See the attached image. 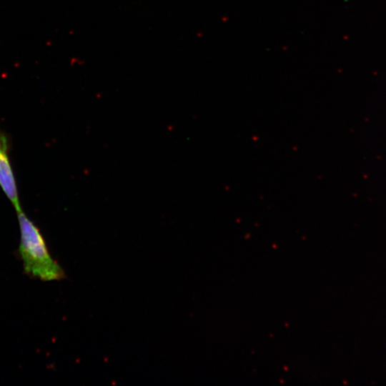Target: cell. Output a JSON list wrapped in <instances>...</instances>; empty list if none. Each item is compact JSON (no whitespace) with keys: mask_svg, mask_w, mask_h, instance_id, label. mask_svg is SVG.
Wrapping results in <instances>:
<instances>
[{"mask_svg":"<svg viewBox=\"0 0 386 386\" xmlns=\"http://www.w3.org/2000/svg\"><path fill=\"white\" fill-rule=\"evenodd\" d=\"M17 214L20 229L19 254L24 272L41 281L64 279V271L50 254L38 227L21 210Z\"/></svg>","mask_w":386,"mask_h":386,"instance_id":"1","label":"cell"},{"mask_svg":"<svg viewBox=\"0 0 386 386\" xmlns=\"http://www.w3.org/2000/svg\"><path fill=\"white\" fill-rule=\"evenodd\" d=\"M0 186L14 205L16 212L21 211L16 185L8 155V142L0 130Z\"/></svg>","mask_w":386,"mask_h":386,"instance_id":"2","label":"cell"}]
</instances>
